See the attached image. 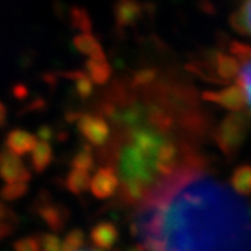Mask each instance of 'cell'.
Here are the masks:
<instances>
[{"mask_svg":"<svg viewBox=\"0 0 251 251\" xmlns=\"http://www.w3.org/2000/svg\"><path fill=\"white\" fill-rule=\"evenodd\" d=\"M133 234L144 251H251V208L204 166L193 168L144 198Z\"/></svg>","mask_w":251,"mask_h":251,"instance_id":"cell-1","label":"cell"},{"mask_svg":"<svg viewBox=\"0 0 251 251\" xmlns=\"http://www.w3.org/2000/svg\"><path fill=\"white\" fill-rule=\"evenodd\" d=\"M216 74L233 81L243 106L251 112V46L240 42H230L225 52H218L215 59Z\"/></svg>","mask_w":251,"mask_h":251,"instance_id":"cell-2","label":"cell"},{"mask_svg":"<svg viewBox=\"0 0 251 251\" xmlns=\"http://www.w3.org/2000/svg\"><path fill=\"white\" fill-rule=\"evenodd\" d=\"M77 127L81 135L92 145L102 147L103 144L108 143L110 127L102 116L94 113L80 115L77 120Z\"/></svg>","mask_w":251,"mask_h":251,"instance_id":"cell-3","label":"cell"},{"mask_svg":"<svg viewBox=\"0 0 251 251\" xmlns=\"http://www.w3.org/2000/svg\"><path fill=\"white\" fill-rule=\"evenodd\" d=\"M36 214L48 225L49 229L60 232L69 221V211L62 204H54L49 194L39 196L35 202Z\"/></svg>","mask_w":251,"mask_h":251,"instance_id":"cell-4","label":"cell"},{"mask_svg":"<svg viewBox=\"0 0 251 251\" xmlns=\"http://www.w3.org/2000/svg\"><path fill=\"white\" fill-rule=\"evenodd\" d=\"M31 172L28 171L20 156L13 153L7 148L0 150V177L7 183L29 181Z\"/></svg>","mask_w":251,"mask_h":251,"instance_id":"cell-5","label":"cell"},{"mask_svg":"<svg viewBox=\"0 0 251 251\" xmlns=\"http://www.w3.org/2000/svg\"><path fill=\"white\" fill-rule=\"evenodd\" d=\"M119 187V180H117L115 169L112 166H103L97 171V173L91 177V193L92 196L98 200H108Z\"/></svg>","mask_w":251,"mask_h":251,"instance_id":"cell-6","label":"cell"},{"mask_svg":"<svg viewBox=\"0 0 251 251\" xmlns=\"http://www.w3.org/2000/svg\"><path fill=\"white\" fill-rule=\"evenodd\" d=\"M91 240L99 250L108 251L115 247L119 240V230L115 225L108 221L99 222L91 229Z\"/></svg>","mask_w":251,"mask_h":251,"instance_id":"cell-7","label":"cell"},{"mask_svg":"<svg viewBox=\"0 0 251 251\" xmlns=\"http://www.w3.org/2000/svg\"><path fill=\"white\" fill-rule=\"evenodd\" d=\"M4 145L7 150H10L11 152L16 153L18 156L27 155V153L32 152L34 147L36 145V137L25 130H18V128L11 130L9 134L6 135Z\"/></svg>","mask_w":251,"mask_h":251,"instance_id":"cell-8","label":"cell"},{"mask_svg":"<svg viewBox=\"0 0 251 251\" xmlns=\"http://www.w3.org/2000/svg\"><path fill=\"white\" fill-rule=\"evenodd\" d=\"M53 161V150H52V145L44 141V140H39L36 141V145L34 147L32 152H31V163H32V169L36 173H42L45 172L50 163Z\"/></svg>","mask_w":251,"mask_h":251,"instance_id":"cell-9","label":"cell"},{"mask_svg":"<svg viewBox=\"0 0 251 251\" xmlns=\"http://www.w3.org/2000/svg\"><path fill=\"white\" fill-rule=\"evenodd\" d=\"M232 21L239 32L251 38V0H239Z\"/></svg>","mask_w":251,"mask_h":251,"instance_id":"cell-10","label":"cell"},{"mask_svg":"<svg viewBox=\"0 0 251 251\" xmlns=\"http://www.w3.org/2000/svg\"><path fill=\"white\" fill-rule=\"evenodd\" d=\"M90 172L72 169L70 173L67 175V177H66V187L70 193L75 194V196H80L82 193H85L90 188Z\"/></svg>","mask_w":251,"mask_h":251,"instance_id":"cell-11","label":"cell"},{"mask_svg":"<svg viewBox=\"0 0 251 251\" xmlns=\"http://www.w3.org/2000/svg\"><path fill=\"white\" fill-rule=\"evenodd\" d=\"M73 169H78V171L90 172L94 168V155L92 150L88 145H82L77 152L74 153L72 159Z\"/></svg>","mask_w":251,"mask_h":251,"instance_id":"cell-12","label":"cell"},{"mask_svg":"<svg viewBox=\"0 0 251 251\" xmlns=\"http://www.w3.org/2000/svg\"><path fill=\"white\" fill-rule=\"evenodd\" d=\"M28 191L27 181H17V183H7L0 190V198L4 201H16L24 197Z\"/></svg>","mask_w":251,"mask_h":251,"instance_id":"cell-13","label":"cell"},{"mask_svg":"<svg viewBox=\"0 0 251 251\" xmlns=\"http://www.w3.org/2000/svg\"><path fill=\"white\" fill-rule=\"evenodd\" d=\"M234 190L237 193L247 194L251 191V168L250 166H244L240 168L239 171L234 173L233 177Z\"/></svg>","mask_w":251,"mask_h":251,"instance_id":"cell-14","label":"cell"},{"mask_svg":"<svg viewBox=\"0 0 251 251\" xmlns=\"http://www.w3.org/2000/svg\"><path fill=\"white\" fill-rule=\"evenodd\" d=\"M84 240H85L84 232L81 229H73L62 242L60 251H80L81 247L84 246Z\"/></svg>","mask_w":251,"mask_h":251,"instance_id":"cell-15","label":"cell"},{"mask_svg":"<svg viewBox=\"0 0 251 251\" xmlns=\"http://www.w3.org/2000/svg\"><path fill=\"white\" fill-rule=\"evenodd\" d=\"M14 251H41V236H27L14 243Z\"/></svg>","mask_w":251,"mask_h":251,"instance_id":"cell-16","label":"cell"},{"mask_svg":"<svg viewBox=\"0 0 251 251\" xmlns=\"http://www.w3.org/2000/svg\"><path fill=\"white\" fill-rule=\"evenodd\" d=\"M62 242L53 233H46L41 236V251H60Z\"/></svg>","mask_w":251,"mask_h":251,"instance_id":"cell-17","label":"cell"},{"mask_svg":"<svg viewBox=\"0 0 251 251\" xmlns=\"http://www.w3.org/2000/svg\"><path fill=\"white\" fill-rule=\"evenodd\" d=\"M11 219L16 221V215L13 214V211L6 204L0 202V222H10Z\"/></svg>","mask_w":251,"mask_h":251,"instance_id":"cell-18","label":"cell"},{"mask_svg":"<svg viewBox=\"0 0 251 251\" xmlns=\"http://www.w3.org/2000/svg\"><path fill=\"white\" fill-rule=\"evenodd\" d=\"M38 137H39V140H44V141L49 143V140L53 138V130L49 128V127H41L38 130Z\"/></svg>","mask_w":251,"mask_h":251,"instance_id":"cell-19","label":"cell"},{"mask_svg":"<svg viewBox=\"0 0 251 251\" xmlns=\"http://www.w3.org/2000/svg\"><path fill=\"white\" fill-rule=\"evenodd\" d=\"M13 232V225L10 222H0V240L3 237H7Z\"/></svg>","mask_w":251,"mask_h":251,"instance_id":"cell-20","label":"cell"},{"mask_svg":"<svg viewBox=\"0 0 251 251\" xmlns=\"http://www.w3.org/2000/svg\"><path fill=\"white\" fill-rule=\"evenodd\" d=\"M4 122H6V109L0 103V126L4 125Z\"/></svg>","mask_w":251,"mask_h":251,"instance_id":"cell-21","label":"cell"}]
</instances>
